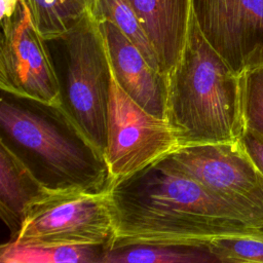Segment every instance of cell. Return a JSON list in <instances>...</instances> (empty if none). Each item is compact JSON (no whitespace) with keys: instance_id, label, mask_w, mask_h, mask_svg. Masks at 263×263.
<instances>
[{"instance_id":"obj_1","label":"cell","mask_w":263,"mask_h":263,"mask_svg":"<svg viewBox=\"0 0 263 263\" xmlns=\"http://www.w3.org/2000/svg\"><path fill=\"white\" fill-rule=\"evenodd\" d=\"M115 232L110 249L134 245L204 248L218 237L263 230L167 156L114 183Z\"/></svg>"},{"instance_id":"obj_2","label":"cell","mask_w":263,"mask_h":263,"mask_svg":"<svg viewBox=\"0 0 263 263\" xmlns=\"http://www.w3.org/2000/svg\"><path fill=\"white\" fill-rule=\"evenodd\" d=\"M4 93L0 101L1 138L48 188H111L103 153L64 104L47 105Z\"/></svg>"},{"instance_id":"obj_3","label":"cell","mask_w":263,"mask_h":263,"mask_svg":"<svg viewBox=\"0 0 263 263\" xmlns=\"http://www.w3.org/2000/svg\"><path fill=\"white\" fill-rule=\"evenodd\" d=\"M165 114L180 146L239 140V76L201 33L193 14L184 51L165 75Z\"/></svg>"},{"instance_id":"obj_4","label":"cell","mask_w":263,"mask_h":263,"mask_svg":"<svg viewBox=\"0 0 263 263\" xmlns=\"http://www.w3.org/2000/svg\"><path fill=\"white\" fill-rule=\"evenodd\" d=\"M51 40L60 45L65 65L64 82H61L63 103L104 155L111 67L98 18L89 12L62 36Z\"/></svg>"},{"instance_id":"obj_5","label":"cell","mask_w":263,"mask_h":263,"mask_svg":"<svg viewBox=\"0 0 263 263\" xmlns=\"http://www.w3.org/2000/svg\"><path fill=\"white\" fill-rule=\"evenodd\" d=\"M115 232L110 188H47L27 208L12 241L18 245H98L108 249Z\"/></svg>"},{"instance_id":"obj_6","label":"cell","mask_w":263,"mask_h":263,"mask_svg":"<svg viewBox=\"0 0 263 263\" xmlns=\"http://www.w3.org/2000/svg\"><path fill=\"white\" fill-rule=\"evenodd\" d=\"M179 147L166 119L138 104L118 83L111 68L104 156L112 185L166 157Z\"/></svg>"},{"instance_id":"obj_7","label":"cell","mask_w":263,"mask_h":263,"mask_svg":"<svg viewBox=\"0 0 263 263\" xmlns=\"http://www.w3.org/2000/svg\"><path fill=\"white\" fill-rule=\"evenodd\" d=\"M167 157L263 227V174L240 140L180 146Z\"/></svg>"},{"instance_id":"obj_8","label":"cell","mask_w":263,"mask_h":263,"mask_svg":"<svg viewBox=\"0 0 263 263\" xmlns=\"http://www.w3.org/2000/svg\"><path fill=\"white\" fill-rule=\"evenodd\" d=\"M0 88L3 92L47 105H62L61 80L47 41L34 27L25 0L1 23Z\"/></svg>"},{"instance_id":"obj_9","label":"cell","mask_w":263,"mask_h":263,"mask_svg":"<svg viewBox=\"0 0 263 263\" xmlns=\"http://www.w3.org/2000/svg\"><path fill=\"white\" fill-rule=\"evenodd\" d=\"M192 10L205 39L236 74L263 64V0H192Z\"/></svg>"},{"instance_id":"obj_10","label":"cell","mask_w":263,"mask_h":263,"mask_svg":"<svg viewBox=\"0 0 263 263\" xmlns=\"http://www.w3.org/2000/svg\"><path fill=\"white\" fill-rule=\"evenodd\" d=\"M110 65L121 87L155 116L165 114V75L154 69L140 49L111 21L98 18Z\"/></svg>"},{"instance_id":"obj_11","label":"cell","mask_w":263,"mask_h":263,"mask_svg":"<svg viewBox=\"0 0 263 263\" xmlns=\"http://www.w3.org/2000/svg\"><path fill=\"white\" fill-rule=\"evenodd\" d=\"M155 51L159 72L166 75L184 51L192 0H129Z\"/></svg>"},{"instance_id":"obj_12","label":"cell","mask_w":263,"mask_h":263,"mask_svg":"<svg viewBox=\"0 0 263 263\" xmlns=\"http://www.w3.org/2000/svg\"><path fill=\"white\" fill-rule=\"evenodd\" d=\"M48 187L23 158L0 140V216L12 240L22 225L29 204Z\"/></svg>"},{"instance_id":"obj_13","label":"cell","mask_w":263,"mask_h":263,"mask_svg":"<svg viewBox=\"0 0 263 263\" xmlns=\"http://www.w3.org/2000/svg\"><path fill=\"white\" fill-rule=\"evenodd\" d=\"M108 250L98 245H18L1 246L2 263H101Z\"/></svg>"},{"instance_id":"obj_14","label":"cell","mask_w":263,"mask_h":263,"mask_svg":"<svg viewBox=\"0 0 263 263\" xmlns=\"http://www.w3.org/2000/svg\"><path fill=\"white\" fill-rule=\"evenodd\" d=\"M31 21L45 40L62 36L89 12L97 0H25Z\"/></svg>"},{"instance_id":"obj_15","label":"cell","mask_w":263,"mask_h":263,"mask_svg":"<svg viewBox=\"0 0 263 263\" xmlns=\"http://www.w3.org/2000/svg\"><path fill=\"white\" fill-rule=\"evenodd\" d=\"M217 262L204 248L134 245L107 250L101 263H208Z\"/></svg>"},{"instance_id":"obj_16","label":"cell","mask_w":263,"mask_h":263,"mask_svg":"<svg viewBox=\"0 0 263 263\" xmlns=\"http://www.w3.org/2000/svg\"><path fill=\"white\" fill-rule=\"evenodd\" d=\"M93 14L97 18H107L114 23L140 49L149 64L159 71L155 51L129 0H97Z\"/></svg>"},{"instance_id":"obj_17","label":"cell","mask_w":263,"mask_h":263,"mask_svg":"<svg viewBox=\"0 0 263 263\" xmlns=\"http://www.w3.org/2000/svg\"><path fill=\"white\" fill-rule=\"evenodd\" d=\"M205 249L217 262L263 263V230L218 237Z\"/></svg>"},{"instance_id":"obj_18","label":"cell","mask_w":263,"mask_h":263,"mask_svg":"<svg viewBox=\"0 0 263 263\" xmlns=\"http://www.w3.org/2000/svg\"><path fill=\"white\" fill-rule=\"evenodd\" d=\"M238 76L243 126L263 134V64Z\"/></svg>"},{"instance_id":"obj_19","label":"cell","mask_w":263,"mask_h":263,"mask_svg":"<svg viewBox=\"0 0 263 263\" xmlns=\"http://www.w3.org/2000/svg\"><path fill=\"white\" fill-rule=\"evenodd\" d=\"M239 140L254 164L263 174V134L245 128Z\"/></svg>"},{"instance_id":"obj_20","label":"cell","mask_w":263,"mask_h":263,"mask_svg":"<svg viewBox=\"0 0 263 263\" xmlns=\"http://www.w3.org/2000/svg\"><path fill=\"white\" fill-rule=\"evenodd\" d=\"M21 0H1V23L9 21L15 13Z\"/></svg>"}]
</instances>
